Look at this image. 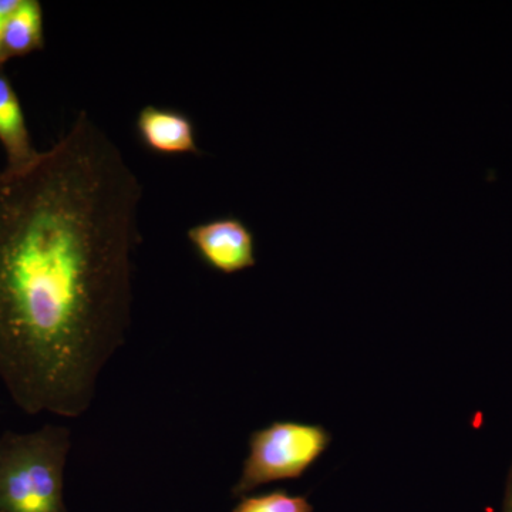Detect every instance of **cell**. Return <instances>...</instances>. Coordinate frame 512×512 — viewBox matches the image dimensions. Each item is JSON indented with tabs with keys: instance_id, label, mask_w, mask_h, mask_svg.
Instances as JSON below:
<instances>
[{
	"instance_id": "cell-1",
	"label": "cell",
	"mask_w": 512,
	"mask_h": 512,
	"mask_svg": "<svg viewBox=\"0 0 512 512\" xmlns=\"http://www.w3.org/2000/svg\"><path fill=\"white\" fill-rule=\"evenodd\" d=\"M141 195L86 111L28 167L0 173V379L23 412L92 407L131 326Z\"/></svg>"
},
{
	"instance_id": "cell-10",
	"label": "cell",
	"mask_w": 512,
	"mask_h": 512,
	"mask_svg": "<svg viewBox=\"0 0 512 512\" xmlns=\"http://www.w3.org/2000/svg\"><path fill=\"white\" fill-rule=\"evenodd\" d=\"M504 512H512V467L508 477L507 491H505Z\"/></svg>"
},
{
	"instance_id": "cell-3",
	"label": "cell",
	"mask_w": 512,
	"mask_h": 512,
	"mask_svg": "<svg viewBox=\"0 0 512 512\" xmlns=\"http://www.w3.org/2000/svg\"><path fill=\"white\" fill-rule=\"evenodd\" d=\"M332 434L320 424L274 421L252 431L241 477L232 487L235 498L247 497L256 488L299 480L328 451Z\"/></svg>"
},
{
	"instance_id": "cell-4",
	"label": "cell",
	"mask_w": 512,
	"mask_h": 512,
	"mask_svg": "<svg viewBox=\"0 0 512 512\" xmlns=\"http://www.w3.org/2000/svg\"><path fill=\"white\" fill-rule=\"evenodd\" d=\"M187 238L202 262L222 275H235L256 265L254 231L235 215L201 222Z\"/></svg>"
},
{
	"instance_id": "cell-7",
	"label": "cell",
	"mask_w": 512,
	"mask_h": 512,
	"mask_svg": "<svg viewBox=\"0 0 512 512\" xmlns=\"http://www.w3.org/2000/svg\"><path fill=\"white\" fill-rule=\"evenodd\" d=\"M45 15L39 0H18L3 37L5 62L32 55L45 47Z\"/></svg>"
},
{
	"instance_id": "cell-5",
	"label": "cell",
	"mask_w": 512,
	"mask_h": 512,
	"mask_svg": "<svg viewBox=\"0 0 512 512\" xmlns=\"http://www.w3.org/2000/svg\"><path fill=\"white\" fill-rule=\"evenodd\" d=\"M136 130L143 146L158 156H202L197 128L184 111L148 104L138 111Z\"/></svg>"
},
{
	"instance_id": "cell-6",
	"label": "cell",
	"mask_w": 512,
	"mask_h": 512,
	"mask_svg": "<svg viewBox=\"0 0 512 512\" xmlns=\"http://www.w3.org/2000/svg\"><path fill=\"white\" fill-rule=\"evenodd\" d=\"M0 144L5 151L6 170H22L40 154L33 146L22 101L3 69H0Z\"/></svg>"
},
{
	"instance_id": "cell-9",
	"label": "cell",
	"mask_w": 512,
	"mask_h": 512,
	"mask_svg": "<svg viewBox=\"0 0 512 512\" xmlns=\"http://www.w3.org/2000/svg\"><path fill=\"white\" fill-rule=\"evenodd\" d=\"M18 5V0H0V69L5 66V57H3V37H5L6 25L13 9Z\"/></svg>"
},
{
	"instance_id": "cell-8",
	"label": "cell",
	"mask_w": 512,
	"mask_h": 512,
	"mask_svg": "<svg viewBox=\"0 0 512 512\" xmlns=\"http://www.w3.org/2000/svg\"><path fill=\"white\" fill-rule=\"evenodd\" d=\"M315 508L306 495H293L288 491H268V493L242 497L232 512H313Z\"/></svg>"
},
{
	"instance_id": "cell-2",
	"label": "cell",
	"mask_w": 512,
	"mask_h": 512,
	"mask_svg": "<svg viewBox=\"0 0 512 512\" xmlns=\"http://www.w3.org/2000/svg\"><path fill=\"white\" fill-rule=\"evenodd\" d=\"M70 430L45 424L33 433L0 436V512H67L64 468Z\"/></svg>"
}]
</instances>
